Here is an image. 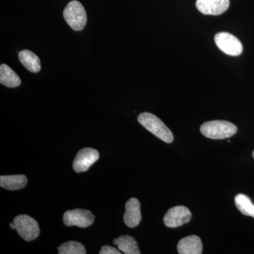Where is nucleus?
Masks as SVG:
<instances>
[{
    "instance_id": "obj_1",
    "label": "nucleus",
    "mask_w": 254,
    "mask_h": 254,
    "mask_svg": "<svg viewBox=\"0 0 254 254\" xmlns=\"http://www.w3.org/2000/svg\"><path fill=\"white\" fill-rule=\"evenodd\" d=\"M138 121L148 131L165 143H170L174 141V136L170 128L153 114H140L138 117Z\"/></svg>"
},
{
    "instance_id": "obj_2",
    "label": "nucleus",
    "mask_w": 254,
    "mask_h": 254,
    "mask_svg": "<svg viewBox=\"0 0 254 254\" xmlns=\"http://www.w3.org/2000/svg\"><path fill=\"white\" fill-rule=\"evenodd\" d=\"M203 136L211 139H224L230 138L237 131V127L230 122L223 120L206 122L200 127Z\"/></svg>"
},
{
    "instance_id": "obj_3",
    "label": "nucleus",
    "mask_w": 254,
    "mask_h": 254,
    "mask_svg": "<svg viewBox=\"0 0 254 254\" xmlns=\"http://www.w3.org/2000/svg\"><path fill=\"white\" fill-rule=\"evenodd\" d=\"M63 16L68 26L74 31H81L86 26V10L81 3L76 0H73L66 5L64 9Z\"/></svg>"
},
{
    "instance_id": "obj_4",
    "label": "nucleus",
    "mask_w": 254,
    "mask_h": 254,
    "mask_svg": "<svg viewBox=\"0 0 254 254\" xmlns=\"http://www.w3.org/2000/svg\"><path fill=\"white\" fill-rule=\"evenodd\" d=\"M15 230L23 240L31 242L40 235V227L35 219L27 215H20L14 219Z\"/></svg>"
},
{
    "instance_id": "obj_5",
    "label": "nucleus",
    "mask_w": 254,
    "mask_h": 254,
    "mask_svg": "<svg viewBox=\"0 0 254 254\" xmlns=\"http://www.w3.org/2000/svg\"><path fill=\"white\" fill-rule=\"evenodd\" d=\"M214 40L219 49L230 56H239L243 51V46L240 40L227 32L217 33Z\"/></svg>"
},
{
    "instance_id": "obj_6",
    "label": "nucleus",
    "mask_w": 254,
    "mask_h": 254,
    "mask_svg": "<svg viewBox=\"0 0 254 254\" xmlns=\"http://www.w3.org/2000/svg\"><path fill=\"white\" fill-rule=\"evenodd\" d=\"M63 220L64 223L66 226H77L81 228H86L93 225L95 216L90 210L74 209L65 212Z\"/></svg>"
},
{
    "instance_id": "obj_7",
    "label": "nucleus",
    "mask_w": 254,
    "mask_h": 254,
    "mask_svg": "<svg viewBox=\"0 0 254 254\" xmlns=\"http://www.w3.org/2000/svg\"><path fill=\"white\" fill-rule=\"evenodd\" d=\"M191 213L185 206H175L167 212L164 217V223L170 228H176L188 223L191 220Z\"/></svg>"
},
{
    "instance_id": "obj_8",
    "label": "nucleus",
    "mask_w": 254,
    "mask_h": 254,
    "mask_svg": "<svg viewBox=\"0 0 254 254\" xmlns=\"http://www.w3.org/2000/svg\"><path fill=\"white\" fill-rule=\"evenodd\" d=\"M100 158L98 150L85 148L80 150L73 162V169L76 173L86 172Z\"/></svg>"
},
{
    "instance_id": "obj_9",
    "label": "nucleus",
    "mask_w": 254,
    "mask_h": 254,
    "mask_svg": "<svg viewBox=\"0 0 254 254\" xmlns=\"http://www.w3.org/2000/svg\"><path fill=\"white\" fill-rule=\"evenodd\" d=\"M230 0H197L195 6L202 14L205 15L222 14L228 9Z\"/></svg>"
},
{
    "instance_id": "obj_10",
    "label": "nucleus",
    "mask_w": 254,
    "mask_h": 254,
    "mask_svg": "<svg viewBox=\"0 0 254 254\" xmlns=\"http://www.w3.org/2000/svg\"><path fill=\"white\" fill-rule=\"evenodd\" d=\"M141 204L136 198H130L125 205L124 221L127 227L133 228L139 225L141 220Z\"/></svg>"
},
{
    "instance_id": "obj_11",
    "label": "nucleus",
    "mask_w": 254,
    "mask_h": 254,
    "mask_svg": "<svg viewBox=\"0 0 254 254\" xmlns=\"http://www.w3.org/2000/svg\"><path fill=\"white\" fill-rule=\"evenodd\" d=\"M177 251L180 254H200L203 251L201 240L196 235L182 239L177 245Z\"/></svg>"
},
{
    "instance_id": "obj_12",
    "label": "nucleus",
    "mask_w": 254,
    "mask_h": 254,
    "mask_svg": "<svg viewBox=\"0 0 254 254\" xmlns=\"http://www.w3.org/2000/svg\"><path fill=\"white\" fill-rule=\"evenodd\" d=\"M18 60L23 66L31 72L38 73L41 71V60L33 52L28 50H21L18 53Z\"/></svg>"
},
{
    "instance_id": "obj_13",
    "label": "nucleus",
    "mask_w": 254,
    "mask_h": 254,
    "mask_svg": "<svg viewBox=\"0 0 254 254\" xmlns=\"http://www.w3.org/2000/svg\"><path fill=\"white\" fill-rule=\"evenodd\" d=\"M27 177L23 175H1L0 186L6 190H21L27 185Z\"/></svg>"
},
{
    "instance_id": "obj_14",
    "label": "nucleus",
    "mask_w": 254,
    "mask_h": 254,
    "mask_svg": "<svg viewBox=\"0 0 254 254\" xmlns=\"http://www.w3.org/2000/svg\"><path fill=\"white\" fill-rule=\"evenodd\" d=\"M114 245H118L119 250L125 254H140L136 240L129 235H123L115 239Z\"/></svg>"
},
{
    "instance_id": "obj_15",
    "label": "nucleus",
    "mask_w": 254,
    "mask_h": 254,
    "mask_svg": "<svg viewBox=\"0 0 254 254\" xmlns=\"http://www.w3.org/2000/svg\"><path fill=\"white\" fill-rule=\"evenodd\" d=\"M0 83L8 88H16L21 85V81L14 70L2 64L0 66Z\"/></svg>"
},
{
    "instance_id": "obj_16",
    "label": "nucleus",
    "mask_w": 254,
    "mask_h": 254,
    "mask_svg": "<svg viewBox=\"0 0 254 254\" xmlns=\"http://www.w3.org/2000/svg\"><path fill=\"white\" fill-rule=\"evenodd\" d=\"M235 203L237 209L243 215L254 218V205L247 195L239 193L235 196Z\"/></svg>"
},
{
    "instance_id": "obj_17",
    "label": "nucleus",
    "mask_w": 254,
    "mask_h": 254,
    "mask_svg": "<svg viewBox=\"0 0 254 254\" xmlns=\"http://www.w3.org/2000/svg\"><path fill=\"white\" fill-rule=\"evenodd\" d=\"M60 254H86L84 246L79 242L71 241L65 242L58 247Z\"/></svg>"
},
{
    "instance_id": "obj_18",
    "label": "nucleus",
    "mask_w": 254,
    "mask_h": 254,
    "mask_svg": "<svg viewBox=\"0 0 254 254\" xmlns=\"http://www.w3.org/2000/svg\"><path fill=\"white\" fill-rule=\"evenodd\" d=\"M100 254H120L121 251L117 250L116 248H114L110 246H103L101 250L100 251Z\"/></svg>"
},
{
    "instance_id": "obj_19",
    "label": "nucleus",
    "mask_w": 254,
    "mask_h": 254,
    "mask_svg": "<svg viewBox=\"0 0 254 254\" xmlns=\"http://www.w3.org/2000/svg\"><path fill=\"white\" fill-rule=\"evenodd\" d=\"M10 227H11L13 230H15V225L14 222H13V223H10Z\"/></svg>"
},
{
    "instance_id": "obj_20",
    "label": "nucleus",
    "mask_w": 254,
    "mask_h": 254,
    "mask_svg": "<svg viewBox=\"0 0 254 254\" xmlns=\"http://www.w3.org/2000/svg\"><path fill=\"white\" fill-rule=\"evenodd\" d=\"M252 156H253V158L254 159V150L253 153H252Z\"/></svg>"
}]
</instances>
